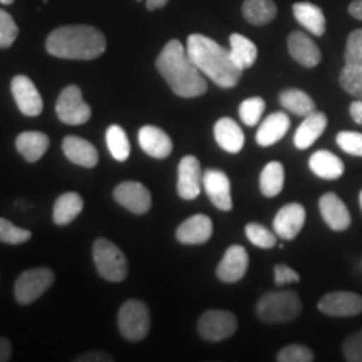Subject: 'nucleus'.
Masks as SVG:
<instances>
[{
    "label": "nucleus",
    "mask_w": 362,
    "mask_h": 362,
    "mask_svg": "<svg viewBox=\"0 0 362 362\" xmlns=\"http://www.w3.org/2000/svg\"><path fill=\"white\" fill-rule=\"evenodd\" d=\"M349 112H351L352 119H354L357 124L362 126V99H359V101H354L351 104Z\"/></svg>",
    "instance_id": "nucleus-46"
},
{
    "label": "nucleus",
    "mask_w": 362,
    "mask_h": 362,
    "mask_svg": "<svg viewBox=\"0 0 362 362\" xmlns=\"http://www.w3.org/2000/svg\"><path fill=\"white\" fill-rule=\"evenodd\" d=\"M248 270V253L242 245L226 248L223 259L216 267V277L225 284H235L245 277Z\"/></svg>",
    "instance_id": "nucleus-16"
},
{
    "label": "nucleus",
    "mask_w": 362,
    "mask_h": 362,
    "mask_svg": "<svg viewBox=\"0 0 362 362\" xmlns=\"http://www.w3.org/2000/svg\"><path fill=\"white\" fill-rule=\"evenodd\" d=\"M337 146L346 151L347 155L362 158V133L356 131H341L336 138Z\"/></svg>",
    "instance_id": "nucleus-40"
},
{
    "label": "nucleus",
    "mask_w": 362,
    "mask_h": 362,
    "mask_svg": "<svg viewBox=\"0 0 362 362\" xmlns=\"http://www.w3.org/2000/svg\"><path fill=\"white\" fill-rule=\"evenodd\" d=\"M349 13L354 19L362 21V0H352L349 4Z\"/></svg>",
    "instance_id": "nucleus-47"
},
{
    "label": "nucleus",
    "mask_w": 362,
    "mask_h": 362,
    "mask_svg": "<svg viewBox=\"0 0 362 362\" xmlns=\"http://www.w3.org/2000/svg\"><path fill=\"white\" fill-rule=\"evenodd\" d=\"M62 151L67 160L74 165L83 166V168H94L99 161V153L94 144L79 136H66L62 141Z\"/></svg>",
    "instance_id": "nucleus-21"
},
{
    "label": "nucleus",
    "mask_w": 362,
    "mask_h": 362,
    "mask_svg": "<svg viewBox=\"0 0 362 362\" xmlns=\"http://www.w3.org/2000/svg\"><path fill=\"white\" fill-rule=\"evenodd\" d=\"M342 354L344 359L349 362H362V329L344 341Z\"/></svg>",
    "instance_id": "nucleus-42"
},
{
    "label": "nucleus",
    "mask_w": 362,
    "mask_h": 362,
    "mask_svg": "<svg viewBox=\"0 0 362 362\" xmlns=\"http://www.w3.org/2000/svg\"><path fill=\"white\" fill-rule=\"evenodd\" d=\"M309 168L315 176L329 181L341 178L344 175L342 160L327 149H319L309 158Z\"/></svg>",
    "instance_id": "nucleus-26"
},
{
    "label": "nucleus",
    "mask_w": 362,
    "mask_h": 362,
    "mask_svg": "<svg viewBox=\"0 0 362 362\" xmlns=\"http://www.w3.org/2000/svg\"><path fill=\"white\" fill-rule=\"evenodd\" d=\"M329 317H354L362 312V297L354 292H329L317 304Z\"/></svg>",
    "instance_id": "nucleus-11"
},
{
    "label": "nucleus",
    "mask_w": 362,
    "mask_h": 362,
    "mask_svg": "<svg viewBox=\"0 0 362 362\" xmlns=\"http://www.w3.org/2000/svg\"><path fill=\"white\" fill-rule=\"evenodd\" d=\"M12 359V344L7 337H0V362Z\"/></svg>",
    "instance_id": "nucleus-45"
},
{
    "label": "nucleus",
    "mask_w": 362,
    "mask_h": 362,
    "mask_svg": "<svg viewBox=\"0 0 362 362\" xmlns=\"http://www.w3.org/2000/svg\"><path fill=\"white\" fill-rule=\"evenodd\" d=\"M292 12L298 24L309 30L310 34L317 35V37H322L325 34V16L320 7L310 2H297L293 4Z\"/></svg>",
    "instance_id": "nucleus-27"
},
{
    "label": "nucleus",
    "mask_w": 362,
    "mask_h": 362,
    "mask_svg": "<svg viewBox=\"0 0 362 362\" xmlns=\"http://www.w3.org/2000/svg\"><path fill=\"white\" fill-rule=\"evenodd\" d=\"M203 188L210 202L221 211H230L233 208L232 187L230 178L221 170L210 168L203 173Z\"/></svg>",
    "instance_id": "nucleus-14"
},
{
    "label": "nucleus",
    "mask_w": 362,
    "mask_h": 362,
    "mask_svg": "<svg viewBox=\"0 0 362 362\" xmlns=\"http://www.w3.org/2000/svg\"><path fill=\"white\" fill-rule=\"evenodd\" d=\"M237 327V317L230 310H206L198 320V334L208 342H220L232 337Z\"/></svg>",
    "instance_id": "nucleus-9"
},
{
    "label": "nucleus",
    "mask_w": 362,
    "mask_h": 362,
    "mask_svg": "<svg viewBox=\"0 0 362 362\" xmlns=\"http://www.w3.org/2000/svg\"><path fill=\"white\" fill-rule=\"evenodd\" d=\"M149 325H151V317L144 302L131 298L121 305L119 314H117V327L126 341H143L148 336Z\"/></svg>",
    "instance_id": "nucleus-6"
},
{
    "label": "nucleus",
    "mask_w": 362,
    "mask_h": 362,
    "mask_svg": "<svg viewBox=\"0 0 362 362\" xmlns=\"http://www.w3.org/2000/svg\"><path fill=\"white\" fill-rule=\"evenodd\" d=\"M45 51L54 57L90 61L106 51V37L93 25H64L49 34Z\"/></svg>",
    "instance_id": "nucleus-3"
},
{
    "label": "nucleus",
    "mask_w": 362,
    "mask_h": 362,
    "mask_svg": "<svg viewBox=\"0 0 362 362\" xmlns=\"http://www.w3.org/2000/svg\"><path fill=\"white\" fill-rule=\"evenodd\" d=\"M359 205H361V210H362V189H361V193H359Z\"/></svg>",
    "instance_id": "nucleus-50"
},
{
    "label": "nucleus",
    "mask_w": 362,
    "mask_h": 362,
    "mask_svg": "<svg viewBox=\"0 0 362 362\" xmlns=\"http://www.w3.org/2000/svg\"><path fill=\"white\" fill-rule=\"evenodd\" d=\"M19 35V27L11 13L0 8V49H7L16 42Z\"/></svg>",
    "instance_id": "nucleus-38"
},
{
    "label": "nucleus",
    "mask_w": 362,
    "mask_h": 362,
    "mask_svg": "<svg viewBox=\"0 0 362 362\" xmlns=\"http://www.w3.org/2000/svg\"><path fill=\"white\" fill-rule=\"evenodd\" d=\"M49 144H51L49 136L40 131H24L16 139L17 151L29 163H37L49 149Z\"/></svg>",
    "instance_id": "nucleus-25"
},
{
    "label": "nucleus",
    "mask_w": 362,
    "mask_h": 362,
    "mask_svg": "<svg viewBox=\"0 0 362 362\" xmlns=\"http://www.w3.org/2000/svg\"><path fill=\"white\" fill-rule=\"evenodd\" d=\"M156 69L180 98H198L206 93L208 84L202 71L193 64L187 47L180 40L166 42L156 59Z\"/></svg>",
    "instance_id": "nucleus-1"
},
{
    "label": "nucleus",
    "mask_w": 362,
    "mask_h": 362,
    "mask_svg": "<svg viewBox=\"0 0 362 362\" xmlns=\"http://www.w3.org/2000/svg\"><path fill=\"white\" fill-rule=\"evenodd\" d=\"M11 90L13 101L24 116H39L44 110V101L40 93L35 88L33 79L27 78L24 74L16 76L11 83Z\"/></svg>",
    "instance_id": "nucleus-10"
},
{
    "label": "nucleus",
    "mask_w": 362,
    "mask_h": 362,
    "mask_svg": "<svg viewBox=\"0 0 362 362\" xmlns=\"http://www.w3.org/2000/svg\"><path fill=\"white\" fill-rule=\"evenodd\" d=\"M214 134L218 146L226 153H232V155L242 151L243 144H245V134L232 117H221V119L216 121L214 126Z\"/></svg>",
    "instance_id": "nucleus-23"
},
{
    "label": "nucleus",
    "mask_w": 362,
    "mask_h": 362,
    "mask_svg": "<svg viewBox=\"0 0 362 362\" xmlns=\"http://www.w3.org/2000/svg\"><path fill=\"white\" fill-rule=\"evenodd\" d=\"M305 225V208L300 203H288L277 211L274 218V232L282 240H293Z\"/></svg>",
    "instance_id": "nucleus-15"
},
{
    "label": "nucleus",
    "mask_w": 362,
    "mask_h": 362,
    "mask_svg": "<svg viewBox=\"0 0 362 362\" xmlns=\"http://www.w3.org/2000/svg\"><path fill=\"white\" fill-rule=\"evenodd\" d=\"M288 128H291V117L282 111L272 112L262 121L259 129H257V143L264 148L272 146L287 134Z\"/></svg>",
    "instance_id": "nucleus-24"
},
{
    "label": "nucleus",
    "mask_w": 362,
    "mask_h": 362,
    "mask_svg": "<svg viewBox=\"0 0 362 362\" xmlns=\"http://www.w3.org/2000/svg\"><path fill=\"white\" fill-rule=\"evenodd\" d=\"M56 115L64 124L79 126L88 123L90 119V106L84 101L83 93L76 84L67 86L59 94L56 103Z\"/></svg>",
    "instance_id": "nucleus-8"
},
{
    "label": "nucleus",
    "mask_w": 362,
    "mask_h": 362,
    "mask_svg": "<svg viewBox=\"0 0 362 362\" xmlns=\"http://www.w3.org/2000/svg\"><path fill=\"white\" fill-rule=\"evenodd\" d=\"M54 284V272L45 267L22 272L13 284V297L17 304L29 305L42 297Z\"/></svg>",
    "instance_id": "nucleus-7"
},
{
    "label": "nucleus",
    "mask_w": 362,
    "mask_h": 362,
    "mask_svg": "<svg viewBox=\"0 0 362 362\" xmlns=\"http://www.w3.org/2000/svg\"><path fill=\"white\" fill-rule=\"evenodd\" d=\"M168 4V0H146L148 11H158V8H163Z\"/></svg>",
    "instance_id": "nucleus-48"
},
{
    "label": "nucleus",
    "mask_w": 362,
    "mask_h": 362,
    "mask_svg": "<svg viewBox=\"0 0 362 362\" xmlns=\"http://www.w3.org/2000/svg\"><path fill=\"white\" fill-rule=\"evenodd\" d=\"M245 235L248 242L259 248H267L269 250V248L277 245V235H275V232H270L267 226L260 223H248L245 226Z\"/></svg>",
    "instance_id": "nucleus-35"
},
{
    "label": "nucleus",
    "mask_w": 362,
    "mask_h": 362,
    "mask_svg": "<svg viewBox=\"0 0 362 362\" xmlns=\"http://www.w3.org/2000/svg\"><path fill=\"white\" fill-rule=\"evenodd\" d=\"M279 362H312L314 361V352L309 347L300 346V344H291L284 347L277 354Z\"/></svg>",
    "instance_id": "nucleus-41"
},
{
    "label": "nucleus",
    "mask_w": 362,
    "mask_h": 362,
    "mask_svg": "<svg viewBox=\"0 0 362 362\" xmlns=\"http://www.w3.org/2000/svg\"><path fill=\"white\" fill-rule=\"evenodd\" d=\"M139 146L148 156L165 160L173 151V141L168 134L156 126H143L138 133Z\"/></svg>",
    "instance_id": "nucleus-20"
},
{
    "label": "nucleus",
    "mask_w": 362,
    "mask_h": 362,
    "mask_svg": "<svg viewBox=\"0 0 362 362\" xmlns=\"http://www.w3.org/2000/svg\"><path fill=\"white\" fill-rule=\"evenodd\" d=\"M288 54L304 67H315L322 61V52L317 47V44L305 33L293 30L287 39Z\"/></svg>",
    "instance_id": "nucleus-19"
},
{
    "label": "nucleus",
    "mask_w": 362,
    "mask_h": 362,
    "mask_svg": "<svg viewBox=\"0 0 362 362\" xmlns=\"http://www.w3.org/2000/svg\"><path fill=\"white\" fill-rule=\"evenodd\" d=\"M83 208H84V202L83 198H81V194L74 192L62 193L56 200V203H54V210H52L54 223L61 226L69 225L71 221H74L76 216L83 211Z\"/></svg>",
    "instance_id": "nucleus-28"
},
{
    "label": "nucleus",
    "mask_w": 362,
    "mask_h": 362,
    "mask_svg": "<svg viewBox=\"0 0 362 362\" xmlns=\"http://www.w3.org/2000/svg\"><path fill=\"white\" fill-rule=\"evenodd\" d=\"M33 238L30 230L16 226L12 221L6 218H0V242L7 243V245H21V243L29 242Z\"/></svg>",
    "instance_id": "nucleus-37"
},
{
    "label": "nucleus",
    "mask_w": 362,
    "mask_h": 362,
    "mask_svg": "<svg viewBox=\"0 0 362 362\" xmlns=\"http://www.w3.org/2000/svg\"><path fill=\"white\" fill-rule=\"evenodd\" d=\"M255 312L265 324H287L302 312V300L296 292H269L259 298Z\"/></svg>",
    "instance_id": "nucleus-4"
},
{
    "label": "nucleus",
    "mask_w": 362,
    "mask_h": 362,
    "mask_svg": "<svg viewBox=\"0 0 362 362\" xmlns=\"http://www.w3.org/2000/svg\"><path fill=\"white\" fill-rule=\"evenodd\" d=\"M339 84L352 98L362 99V66H344L339 76Z\"/></svg>",
    "instance_id": "nucleus-34"
},
{
    "label": "nucleus",
    "mask_w": 362,
    "mask_h": 362,
    "mask_svg": "<svg viewBox=\"0 0 362 362\" xmlns=\"http://www.w3.org/2000/svg\"><path fill=\"white\" fill-rule=\"evenodd\" d=\"M203 173L198 158L185 156L178 165V183L176 189L183 200H194L202 192Z\"/></svg>",
    "instance_id": "nucleus-13"
},
{
    "label": "nucleus",
    "mask_w": 362,
    "mask_h": 362,
    "mask_svg": "<svg viewBox=\"0 0 362 362\" xmlns=\"http://www.w3.org/2000/svg\"><path fill=\"white\" fill-rule=\"evenodd\" d=\"M187 52L193 64L210 78L216 86L230 89L238 84L242 69L235 64L230 51L221 47L214 39L202 34H192L187 40Z\"/></svg>",
    "instance_id": "nucleus-2"
},
{
    "label": "nucleus",
    "mask_w": 362,
    "mask_h": 362,
    "mask_svg": "<svg viewBox=\"0 0 362 362\" xmlns=\"http://www.w3.org/2000/svg\"><path fill=\"white\" fill-rule=\"evenodd\" d=\"M275 274V285H285V284H297L300 282V275L296 270L291 269L287 265H275L274 269Z\"/></svg>",
    "instance_id": "nucleus-43"
},
{
    "label": "nucleus",
    "mask_w": 362,
    "mask_h": 362,
    "mask_svg": "<svg viewBox=\"0 0 362 362\" xmlns=\"http://www.w3.org/2000/svg\"><path fill=\"white\" fill-rule=\"evenodd\" d=\"M93 259L98 274L107 282H123L128 275V260L119 247L106 238H98L93 245Z\"/></svg>",
    "instance_id": "nucleus-5"
},
{
    "label": "nucleus",
    "mask_w": 362,
    "mask_h": 362,
    "mask_svg": "<svg viewBox=\"0 0 362 362\" xmlns=\"http://www.w3.org/2000/svg\"><path fill=\"white\" fill-rule=\"evenodd\" d=\"M228 51H230V56H232L235 64H237L242 71H245V69H248V67H252L253 64H255L257 56H259L257 45L242 34L230 35Z\"/></svg>",
    "instance_id": "nucleus-29"
},
{
    "label": "nucleus",
    "mask_w": 362,
    "mask_h": 362,
    "mask_svg": "<svg viewBox=\"0 0 362 362\" xmlns=\"http://www.w3.org/2000/svg\"><path fill=\"white\" fill-rule=\"evenodd\" d=\"M115 200L131 214L144 215L151 208V193L138 181H123L115 188Z\"/></svg>",
    "instance_id": "nucleus-12"
},
{
    "label": "nucleus",
    "mask_w": 362,
    "mask_h": 362,
    "mask_svg": "<svg viewBox=\"0 0 362 362\" xmlns=\"http://www.w3.org/2000/svg\"><path fill=\"white\" fill-rule=\"evenodd\" d=\"M0 4H6V6H11V4H13V0H0Z\"/></svg>",
    "instance_id": "nucleus-49"
},
{
    "label": "nucleus",
    "mask_w": 362,
    "mask_h": 362,
    "mask_svg": "<svg viewBox=\"0 0 362 362\" xmlns=\"http://www.w3.org/2000/svg\"><path fill=\"white\" fill-rule=\"evenodd\" d=\"M106 144L111 156L116 161H126L131 155V144L126 131L121 126L112 124L106 131Z\"/></svg>",
    "instance_id": "nucleus-33"
},
{
    "label": "nucleus",
    "mask_w": 362,
    "mask_h": 362,
    "mask_svg": "<svg viewBox=\"0 0 362 362\" xmlns=\"http://www.w3.org/2000/svg\"><path fill=\"white\" fill-rule=\"evenodd\" d=\"M327 128V116L322 111H314L304 117L293 134V144L297 149H307L314 144Z\"/></svg>",
    "instance_id": "nucleus-22"
},
{
    "label": "nucleus",
    "mask_w": 362,
    "mask_h": 362,
    "mask_svg": "<svg viewBox=\"0 0 362 362\" xmlns=\"http://www.w3.org/2000/svg\"><path fill=\"white\" fill-rule=\"evenodd\" d=\"M279 101L287 111L296 116H309L315 111V103L309 94L300 89H285L280 93Z\"/></svg>",
    "instance_id": "nucleus-31"
},
{
    "label": "nucleus",
    "mask_w": 362,
    "mask_h": 362,
    "mask_svg": "<svg viewBox=\"0 0 362 362\" xmlns=\"http://www.w3.org/2000/svg\"><path fill=\"white\" fill-rule=\"evenodd\" d=\"M344 61H346V64L362 66V29L352 30L347 37Z\"/></svg>",
    "instance_id": "nucleus-39"
},
{
    "label": "nucleus",
    "mask_w": 362,
    "mask_h": 362,
    "mask_svg": "<svg viewBox=\"0 0 362 362\" xmlns=\"http://www.w3.org/2000/svg\"><path fill=\"white\" fill-rule=\"evenodd\" d=\"M74 361H78V362H111L112 357L103 351H89V352H84L83 356L76 357Z\"/></svg>",
    "instance_id": "nucleus-44"
},
{
    "label": "nucleus",
    "mask_w": 362,
    "mask_h": 362,
    "mask_svg": "<svg viewBox=\"0 0 362 362\" xmlns=\"http://www.w3.org/2000/svg\"><path fill=\"white\" fill-rule=\"evenodd\" d=\"M242 13L248 24L267 25L277 17V6L274 0H245Z\"/></svg>",
    "instance_id": "nucleus-30"
},
{
    "label": "nucleus",
    "mask_w": 362,
    "mask_h": 362,
    "mask_svg": "<svg viewBox=\"0 0 362 362\" xmlns=\"http://www.w3.org/2000/svg\"><path fill=\"white\" fill-rule=\"evenodd\" d=\"M214 235V221L206 215H193L176 228V240L185 245H202Z\"/></svg>",
    "instance_id": "nucleus-17"
},
{
    "label": "nucleus",
    "mask_w": 362,
    "mask_h": 362,
    "mask_svg": "<svg viewBox=\"0 0 362 362\" xmlns=\"http://www.w3.org/2000/svg\"><path fill=\"white\" fill-rule=\"evenodd\" d=\"M285 171L284 165L279 161L267 163L265 168L260 173V192L264 197L274 198L284 189Z\"/></svg>",
    "instance_id": "nucleus-32"
},
{
    "label": "nucleus",
    "mask_w": 362,
    "mask_h": 362,
    "mask_svg": "<svg viewBox=\"0 0 362 362\" xmlns=\"http://www.w3.org/2000/svg\"><path fill=\"white\" fill-rule=\"evenodd\" d=\"M319 210L325 223L334 232H344L351 226L349 208L336 193L322 194L319 200Z\"/></svg>",
    "instance_id": "nucleus-18"
},
{
    "label": "nucleus",
    "mask_w": 362,
    "mask_h": 362,
    "mask_svg": "<svg viewBox=\"0 0 362 362\" xmlns=\"http://www.w3.org/2000/svg\"><path fill=\"white\" fill-rule=\"evenodd\" d=\"M265 111V101L262 98H248L240 104L238 115L243 124L257 126L260 123L262 115Z\"/></svg>",
    "instance_id": "nucleus-36"
}]
</instances>
